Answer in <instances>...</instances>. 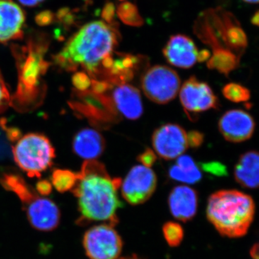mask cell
<instances>
[{
  "instance_id": "obj_26",
  "label": "cell",
  "mask_w": 259,
  "mask_h": 259,
  "mask_svg": "<svg viewBox=\"0 0 259 259\" xmlns=\"http://www.w3.org/2000/svg\"><path fill=\"white\" fill-rule=\"evenodd\" d=\"M202 166L204 171L216 176H225L228 173L226 167L219 162L202 163Z\"/></svg>"
},
{
  "instance_id": "obj_35",
  "label": "cell",
  "mask_w": 259,
  "mask_h": 259,
  "mask_svg": "<svg viewBox=\"0 0 259 259\" xmlns=\"http://www.w3.org/2000/svg\"><path fill=\"white\" fill-rule=\"evenodd\" d=\"M245 3H249V4H257L258 0H243Z\"/></svg>"
},
{
  "instance_id": "obj_31",
  "label": "cell",
  "mask_w": 259,
  "mask_h": 259,
  "mask_svg": "<svg viewBox=\"0 0 259 259\" xmlns=\"http://www.w3.org/2000/svg\"><path fill=\"white\" fill-rule=\"evenodd\" d=\"M115 14V6L112 4L107 5L103 12L104 20L107 23H112V20H113Z\"/></svg>"
},
{
  "instance_id": "obj_2",
  "label": "cell",
  "mask_w": 259,
  "mask_h": 259,
  "mask_svg": "<svg viewBox=\"0 0 259 259\" xmlns=\"http://www.w3.org/2000/svg\"><path fill=\"white\" fill-rule=\"evenodd\" d=\"M120 34L112 23L98 20L86 24L56 55V64L69 71L81 68L92 76L101 75L118 45Z\"/></svg>"
},
{
  "instance_id": "obj_30",
  "label": "cell",
  "mask_w": 259,
  "mask_h": 259,
  "mask_svg": "<svg viewBox=\"0 0 259 259\" xmlns=\"http://www.w3.org/2000/svg\"><path fill=\"white\" fill-rule=\"evenodd\" d=\"M37 192L41 196H47L52 191V185L47 180H41L37 182L36 185Z\"/></svg>"
},
{
  "instance_id": "obj_27",
  "label": "cell",
  "mask_w": 259,
  "mask_h": 259,
  "mask_svg": "<svg viewBox=\"0 0 259 259\" xmlns=\"http://www.w3.org/2000/svg\"><path fill=\"white\" fill-rule=\"evenodd\" d=\"M74 86L81 91H86L92 86V80L85 73L79 72L73 78Z\"/></svg>"
},
{
  "instance_id": "obj_3",
  "label": "cell",
  "mask_w": 259,
  "mask_h": 259,
  "mask_svg": "<svg viewBox=\"0 0 259 259\" xmlns=\"http://www.w3.org/2000/svg\"><path fill=\"white\" fill-rule=\"evenodd\" d=\"M255 212V202L240 191L221 190L209 197L207 217L220 234L240 238L248 233Z\"/></svg>"
},
{
  "instance_id": "obj_15",
  "label": "cell",
  "mask_w": 259,
  "mask_h": 259,
  "mask_svg": "<svg viewBox=\"0 0 259 259\" xmlns=\"http://www.w3.org/2000/svg\"><path fill=\"white\" fill-rule=\"evenodd\" d=\"M168 206L174 218L187 222L197 213L198 195L195 190L188 186H177L169 194Z\"/></svg>"
},
{
  "instance_id": "obj_36",
  "label": "cell",
  "mask_w": 259,
  "mask_h": 259,
  "mask_svg": "<svg viewBox=\"0 0 259 259\" xmlns=\"http://www.w3.org/2000/svg\"><path fill=\"white\" fill-rule=\"evenodd\" d=\"M117 259H141L138 258V257L136 256H131V257H125V258H117Z\"/></svg>"
},
{
  "instance_id": "obj_6",
  "label": "cell",
  "mask_w": 259,
  "mask_h": 259,
  "mask_svg": "<svg viewBox=\"0 0 259 259\" xmlns=\"http://www.w3.org/2000/svg\"><path fill=\"white\" fill-rule=\"evenodd\" d=\"M83 245L90 259H117L123 242L114 226L105 223L89 229L83 236Z\"/></svg>"
},
{
  "instance_id": "obj_33",
  "label": "cell",
  "mask_w": 259,
  "mask_h": 259,
  "mask_svg": "<svg viewBox=\"0 0 259 259\" xmlns=\"http://www.w3.org/2000/svg\"><path fill=\"white\" fill-rule=\"evenodd\" d=\"M209 55H210V54H209L208 51L203 50L200 51V52H199L198 61L201 62V61L207 60V59H209Z\"/></svg>"
},
{
  "instance_id": "obj_29",
  "label": "cell",
  "mask_w": 259,
  "mask_h": 259,
  "mask_svg": "<svg viewBox=\"0 0 259 259\" xmlns=\"http://www.w3.org/2000/svg\"><path fill=\"white\" fill-rule=\"evenodd\" d=\"M204 141V135L198 131H191L187 134L188 146L192 148L199 147Z\"/></svg>"
},
{
  "instance_id": "obj_22",
  "label": "cell",
  "mask_w": 259,
  "mask_h": 259,
  "mask_svg": "<svg viewBox=\"0 0 259 259\" xmlns=\"http://www.w3.org/2000/svg\"><path fill=\"white\" fill-rule=\"evenodd\" d=\"M117 13L120 20L127 25L138 27L144 23L137 7L128 2L119 5Z\"/></svg>"
},
{
  "instance_id": "obj_32",
  "label": "cell",
  "mask_w": 259,
  "mask_h": 259,
  "mask_svg": "<svg viewBox=\"0 0 259 259\" xmlns=\"http://www.w3.org/2000/svg\"><path fill=\"white\" fill-rule=\"evenodd\" d=\"M44 0H19L21 4L25 5V6H35L41 3Z\"/></svg>"
},
{
  "instance_id": "obj_13",
  "label": "cell",
  "mask_w": 259,
  "mask_h": 259,
  "mask_svg": "<svg viewBox=\"0 0 259 259\" xmlns=\"http://www.w3.org/2000/svg\"><path fill=\"white\" fill-rule=\"evenodd\" d=\"M25 19L23 10L13 0H0V42L21 38Z\"/></svg>"
},
{
  "instance_id": "obj_25",
  "label": "cell",
  "mask_w": 259,
  "mask_h": 259,
  "mask_svg": "<svg viewBox=\"0 0 259 259\" xmlns=\"http://www.w3.org/2000/svg\"><path fill=\"white\" fill-rule=\"evenodd\" d=\"M10 93L0 72V113L6 110L10 103Z\"/></svg>"
},
{
  "instance_id": "obj_11",
  "label": "cell",
  "mask_w": 259,
  "mask_h": 259,
  "mask_svg": "<svg viewBox=\"0 0 259 259\" xmlns=\"http://www.w3.org/2000/svg\"><path fill=\"white\" fill-rule=\"evenodd\" d=\"M23 207L29 222L37 231H54L60 223V211L51 199L37 195Z\"/></svg>"
},
{
  "instance_id": "obj_24",
  "label": "cell",
  "mask_w": 259,
  "mask_h": 259,
  "mask_svg": "<svg viewBox=\"0 0 259 259\" xmlns=\"http://www.w3.org/2000/svg\"><path fill=\"white\" fill-rule=\"evenodd\" d=\"M163 234L170 246L177 247L183 240L184 230L179 223L168 222L163 226Z\"/></svg>"
},
{
  "instance_id": "obj_19",
  "label": "cell",
  "mask_w": 259,
  "mask_h": 259,
  "mask_svg": "<svg viewBox=\"0 0 259 259\" xmlns=\"http://www.w3.org/2000/svg\"><path fill=\"white\" fill-rule=\"evenodd\" d=\"M168 176L171 180L193 185L202 180V172L190 156L182 155L177 158L176 164L168 170Z\"/></svg>"
},
{
  "instance_id": "obj_7",
  "label": "cell",
  "mask_w": 259,
  "mask_h": 259,
  "mask_svg": "<svg viewBox=\"0 0 259 259\" xmlns=\"http://www.w3.org/2000/svg\"><path fill=\"white\" fill-rule=\"evenodd\" d=\"M157 177L151 168L137 165L130 170L121 182L122 197L132 205L144 203L156 191Z\"/></svg>"
},
{
  "instance_id": "obj_23",
  "label": "cell",
  "mask_w": 259,
  "mask_h": 259,
  "mask_svg": "<svg viewBox=\"0 0 259 259\" xmlns=\"http://www.w3.org/2000/svg\"><path fill=\"white\" fill-rule=\"evenodd\" d=\"M223 94L226 99L233 102L248 101L250 98L249 90L236 83L226 84L223 89Z\"/></svg>"
},
{
  "instance_id": "obj_16",
  "label": "cell",
  "mask_w": 259,
  "mask_h": 259,
  "mask_svg": "<svg viewBox=\"0 0 259 259\" xmlns=\"http://www.w3.org/2000/svg\"><path fill=\"white\" fill-rule=\"evenodd\" d=\"M105 146L103 136L95 129L81 130L73 141L75 153L87 161H93L100 157L105 150Z\"/></svg>"
},
{
  "instance_id": "obj_4",
  "label": "cell",
  "mask_w": 259,
  "mask_h": 259,
  "mask_svg": "<svg viewBox=\"0 0 259 259\" xmlns=\"http://www.w3.org/2000/svg\"><path fill=\"white\" fill-rule=\"evenodd\" d=\"M13 154L18 166L28 177L40 178L52 165L55 150L44 135L29 134L18 140L13 146Z\"/></svg>"
},
{
  "instance_id": "obj_34",
  "label": "cell",
  "mask_w": 259,
  "mask_h": 259,
  "mask_svg": "<svg viewBox=\"0 0 259 259\" xmlns=\"http://www.w3.org/2000/svg\"><path fill=\"white\" fill-rule=\"evenodd\" d=\"M259 22V16H258V12L257 11L256 13H255V15H253V18L251 19V23L254 25H258Z\"/></svg>"
},
{
  "instance_id": "obj_28",
  "label": "cell",
  "mask_w": 259,
  "mask_h": 259,
  "mask_svg": "<svg viewBox=\"0 0 259 259\" xmlns=\"http://www.w3.org/2000/svg\"><path fill=\"white\" fill-rule=\"evenodd\" d=\"M138 160L142 163L143 166L151 168L156 161V153L153 150L147 148L138 156Z\"/></svg>"
},
{
  "instance_id": "obj_10",
  "label": "cell",
  "mask_w": 259,
  "mask_h": 259,
  "mask_svg": "<svg viewBox=\"0 0 259 259\" xmlns=\"http://www.w3.org/2000/svg\"><path fill=\"white\" fill-rule=\"evenodd\" d=\"M218 125L225 139L232 143H241L250 139L255 126L252 116L241 110L226 112L220 119Z\"/></svg>"
},
{
  "instance_id": "obj_5",
  "label": "cell",
  "mask_w": 259,
  "mask_h": 259,
  "mask_svg": "<svg viewBox=\"0 0 259 259\" xmlns=\"http://www.w3.org/2000/svg\"><path fill=\"white\" fill-rule=\"evenodd\" d=\"M141 84L145 95L150 100L164 105L177 97L181 88V80L175 70L156 65L143 75Z\"/></svg>"
},
{
  "instance_id": "obj_21",
  "label": "cell",
  "mask_w": 259,
  "mask_h": 259,
  "mask_svg": "<svg viewBox=\"0 0 259 259\" xmlns=\"http://www.w3.org/2000/svg\"><path fill=\"white\" fill-rule=\"evenodd\" d=\"M77 174L69 170L56 169L51 178V185L60 192L72 190L77 182Z\"/></svg>"
},
{
  "instance_id": "obj_17",
  "label": "cell",
  "mask_w": 259,
  "mask_h": 259,
  "mask_svg": "<svg viewBox=\"0 0 259 259\" xmlns=\"http://www.w3.org/2000/svg\"><path fill=\"white\" fill-rule=\"evenodd\" d=\"M116 56L114 54L111 64L104 74L107 75L109 81L119 84L134 78L139 66L143 64V58L126 54H116Z\"/></svg>"
},
{
  "instance_id": "obj_14",
  "label": "cell",
  "mask_w": 259,
  "mask_h": 259,
  "mask_svg": "<svg viewBox=\"0 0 259 259\" xmlns=\"http://www.w3.org/2000/svg\"><path fill=\"white\" fill-rule=\"evenodd\" d=\"M112 90L111 104L125 118L136 120L144 112L140 91L136 87L123 83L116 84Z\"/></svg>"
},
{
  "instance_id": "obj_12",
  "label": "cell",
  "mask_w": 259,
  "mask_h": 259,
  "mask_svg": "<svg viewBox=\"0 0 259 259\" xmlns=\"http://www.w3.org/2000/svg\"><path fill=\"white\" fill-rule=\"evenodd\" d=\"M163 54L170 64L181 69H190L198 61L199 51L193 40L181 34L170 37Z\"/></svg>"
},
{
  "instance_id": "obj_9",
  "label": "cell",
  "mask_w": 259,
  "mask_h": 259,
  "mask_svg": "<svg viewBox=\"0 0 259 259\" xmlns=\"http://www.w3.org/2000/svg\"><path fill=\"white\" fill-rule=\"evenodd\" d=\"M181 103L187 112L198 113L218 106V98L207 83L194 76L187 79L180 90Z\"/></svg>"
},
{
  "instance_id": "obj_8",
  "label": "cell",
  "mask_w": 259,
  "mask_h": 259,
  "mask_svg": "<svg viewBox=\"0 0 259 259\" xmlns=\"http://www.w3.org/2000/svg\"><path fill=\"white\" fill-rule=\"evenodd\" d=\"M152 145L154 152L166 160L180 157L188 148L187 132L177 124L160 126L153 133Z\"/></svg>"
},
{
  "instance_id": "obj_18",
  "label": "cell",
  "mask_w": 259,
  "mask_h": 259,
  "mask_svg": "<svg viewBox=\"0 0 259 259\" xmlns=\"http://www.w3.org/2000/svg\"><path fill=\"white\" fill-rule=\"evenodd\" d=\"M258 153L250 151L241 155L235 167L234 176L236 182L247 189L258 187Z\"/></svg>"
},
{
  "instance_id": "obj_20",
  "label": "cell",
  "mask_w": 259,
  "mask_h": 259,
  "mask_svg": "<svg viewBox=\"0 0 259 259\" xmlns=\"http://www.w3.org/2000/svg\"><path fill=\"white\" fill-rule=\"evenodd\" d=\"M238 64L239 57L231 50L223 47L214 49L212 58L207 61L209 69L217 70L226 76L236 69Z\"/></svg>"
},
{
  "instance_id": "obj_1",
  "label": "cell",
  "mask_w": 259,
  "mask_h": 259,
  "mask_svg": "<svg viewBox=\"0 0 259 259\" xmlns=\"http://www.w3.org/2000/svg\"><path fill=\"white\" fill-rule=\"evenodd\" d=\"M77 175L72 192L81 214L78 223L105 222L115 227L119 221L117 210L122 206L117 194L122 180L112 178L105 166L95 160L85 162Z\"/></svg>"
}]
</instances>
